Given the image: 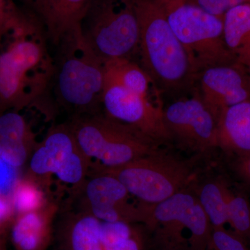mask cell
<instances>
[{
  "label": "cell",
  "mask_w": 250,
  "mask_h": 250,
  "mask_svg": "<svg viewBox=\"0 0 250 250\" xmlns=\"http://www.w3.org/2000/svg\"><path fill=\"white\" fill-rule=\"evenodd\" d=\"M197 196L212 228H225L228 220L225 184L218 181L207 182L202 186Z\"/></svg>",
  "instance_id": "22"
},
{
  "label": "cell",
  "mask_w": 250,
  "mask_h": 250,
  "mask_svg": "<svg viewBox=\"0 0 250 250\" xmlns=\"http://www.w3.org/2000/svg\"><path fill=\"white\" fill-rule=\"evenodd\" d=\"M57 46L51 83L57 103L72 118L103 111L105 62L85 41L81 26L66 33Z\"/></svg>",
  "instance_id": "3"
},
{
  "label": "cell",
  "mask_w": 250,
  "mask_h": 250,
  "mask_svg": "<svg viewBox=\"0 0 250 250\" xmlns=\"http://www.w3.org/2000/svg\"><path fill=\"white\" fill-rule=\"evenodd\" d=\"M102 106L106 116L138 130L159 146L170 142L164 125V105L117 83H104Z\"/></svg>",
  "instance_id": "12"
},
{
  "label": "cell",
  "mask_w": 250,
  "mask_h": 250,
  "mask_svg": "<svg viewBox=\"0 0 250 250\" xmlns=\"http://www.w3.org/2000/svg\"><path fill=\"white\" fill-rule=\"evenodd\" d=\"M166 13L197 75L208 67L237 62L225 45L223 18L208 14L187 1Z\"/></svg>",
  "instance_id": "7"
},
{
  "label": "cell",
  "mask_w": 250,
  "mask_h": 250,
  "mask_svg": "<svg viewBox=\"0 0 250 250\" xmlns=\"http://www.w3.org/2000/svg\"><path fill=\"white\" fill-rule=\"evenodd\" d=\"M187 2L195 5L206 12L223 18L225 14L237 5L250 2V0H187Z\"/></svg>",
  "instance_id": "26"
},
{
  "label": "cell",
  "mask_w": 250,
  "mask_h": 250,
  "mask_svg": "<svg viewBox=\"0 0 250 250\" xmlns=\"http://www.w3.org/2000/svg\"><path fill=\"white\" fill-rule=\"evenodd\" d=\"M238 170L242 177L250 186V154L241 157Z\"/></svg>",
  "instance_id": "29"
},
{
  "label": "cell",
  "mask_w": 250,
  "mask_h": 250,
  "mask_svg": "<svg viewBox=\"0 0 250 250\" xmlns=\"http://www.w3.org/2000/svg\"><path fill=\"white\" fill-rule=\"evenodd\" d=\"M244 66L246 67L247 70H248V74H249L250 77V61L249 62H247Z\"/></svg>",
  "instance_id": "34"
},
{
  "label": "cell",
  "mask_w": 250,
  "mask_h": 250,
  "mask_svg": "<svg viewBox=\"0 0 250 250\" xmlns=\"http://www.w3.org/2000/svg\"><path fill=\"white\" fill-rule=\"evenodd\" d=\"M70 195V201L77 202V209L90 213L101 222H144L143 207L131 203L132 195L111 174L91 168L83 184L72 190Z\"/></svg>",
  "instance_id": "10"
},
{
  "label": "cell",
  "mask_w": 250,
  "mask_h": 250,
  "mask_svg": "<svg viewBox=\"0 0 250 250\" xmlns=\"http://www.w3.org/2000/svg\"><path fill=\"white\" fill-rule=\"evenodd\" d=\"M153 1L160 5L161 7L164 8L165 11H167V10L173 7V6L186 2L187 0H153Z\"/></svg>",
  "instance_id": "30"
},
{
  "label": "cell",
  "mask_w": 250,
  "mask_h": 250,
  "mask_svg": "<svg viewBox=\"0 0 250 250\" xmlns=\"http://www.w3.org/2000/svg\"><path fill=\"white\" fill-rule=\"evenodd\" d=\"M228 224L236 233L250 244V205L246 197L231 191L225 184Z\"/></svg>",
  "instance_id": "24"
},
{
  "label": "cell",
  "mask_w": 250,
  "mask_h": 250,
  "mask_svg": "<svg viewBox=\"0 0 250 250\" xmlns=\"http://www.w3.org/2000/svg\"><path fill=\"white\" fill-rule=\"evenodd\" d=\"M38 136L21 109L0 113V158L15 168L29 161L40 142Z\"/></svg>",
  "instance_id": "14"
},
{
  "label": "cell",
  "mask_w": 250,
  "mask_h": 250,
  "mask_svg": "<svg viewBox=\"0 0 250 250\" xmlns=\"http://www.w3.org/2000/svg\"><path fill=\"white\" fill-rule=\"evenodd\" d=\"M51 179L27 173L18 178L13 190V205L16 215L40 209L53 200Z\"/></svg>",
  "instance_id": "21"
},
{
  "label": "cell",
  "mask_w": 250,
  "mask_h": 250,
  "mask_svg": "<svg viewBox=\"0 0 250 250\" xmlns=\"http://www.w3.org/2000/svg\"></svg>",
  "instance_id": "35"
},
{
  "label": "cell",
  "mask_w": 250,
  "mask_h": 250,
  "mask_svg": "<svg viewBox=\"0 0 250 250\" xmlns=\"http://www.w3.org/2000/svg\"><path fill=\"white\" fill-rule=\"evenodd\" d=\"M68 123L82 152L96 168H117L159 149L157 143L103 111L72 117Z\"/></svg>",
  "instance_id": "4"
},
{
  "label": "cell",
  "mask_w": 250,
  "mask_h": 250,
  "mask_svg": "<svg viewBox=\"0 0 250 250\" xmlns=\"http://www.w3.org/2000/svg\"><path fill=\"white\" fill-rule=\"evenodd\" d=\"M250 244L232 231L225 228L213 229L210 241L212 250H250Z\"/></svg>",
  "instance_id": "25"
},
{
  "label": "cell",
  "mask_w": 250,
  "mask_h": 250,
  "mask_svg": "<svg viewBox=\"0 0 250 250\" xmlns=\"http://www.w3.org/2000/svg\"><path fill=\"white\" fill-rule=\"evenodd\" d=\"M225 45L237 62L250 61V2L237 5L223 16Z\"/></svg>",
  "instance_id": "20"
},
{
  "label": "cell",
  "mask_w": 250,
  "mask_h": 250,
  "mask_svg": "<svg viewBox=\"0 0 250 250\" xmlns=\"http://www.w3.org/2000/svg\"><path fill=\"white\" fill-rule=\"evenodd\" d=\"M16 170L0 158V192L11 196L18 179Z\"/></svg>",
  "instance_id": "27"
},
{
  "label": "cell",
  "mask_w": 250,
  "mask_h": 250,
  "mask_svg": "<svg viewBox=\"0 0 250 250\" xmlns=\"http://www.w3.org/2000/svg\"><path fill=\"white\" fill-rule=\"evenodd\" d=\"M140 24L138 58L160 90L173 99L195 88L198 75L171 28L164 8L153 0H134Z\"/></svg>",
  "instance_id": "2"
},
{
  "label": "cell",
  "mask_w": 250,
  "mask_h": 250,
  "mask_svg": "<svg viewBox=\"0 0 250 250\" xmlns=\"http://www.w3.org/2000/svg\"><path fill=\"white\" fill-rule=\"evenodd\" d=\"M26 4H27L29 7L31 8V9L34 10V7H35L36 5L37 4V3L39 2V0H22Z\"/></svg>",
  "instance_id": "33"
},
{
  "label": "cell",
  "mask_w": 250,
  "mask_h": 250,
  "mask_svg": "<svg viewBox=\"0 0 250 250\" xmlns=\"http://www.w3.org/2000/svg\"><path fill=\"white\" fill-rule=\"evenodd\" d=\"M61 207L55 200L40 209L16 215L10 225L16 250H46L53 236V225Z\"/></svg>",
  "instance_id": "15"
},
{
  "label": "cell",
  "mask_w": 250,
  "mask_h": 250,
  "mask_svg": "<svg viewBox=\"0 0 250 250\" xmlns=\"http://www.w3.org/2000/svg\"><path fill=\"white\" fill-rule=\"evenodd\" d=\"M93 0H39L33 13L57 45L69 31L80 25Z\"/></svg>",
  "instance_id": "16"
},
{
  "label": "cell",
  "mask_w": 250,
  "mask_h": 250,
  "mask_svg": "<svg viewBox=\"0 0 250 250\" xmlns=\"http://www.w3.org/2000/svg\"><path fill=\"white\" fill-rule=\"evenodd\" d=\"M92 168L116 177L140 205L147 207L188 188L195 179L189 162L160 149L117 168Z\"/></svg>",
  "instance_id": "6"
},
{
  "label": "cell",
  "mask_w": 250,
  "mask_h": 250,
  "mask_svg": "<svg viewBox=\"0 0 250 250\" xmlns=\"http://www.w3.org/2000/svg\"><path fill=\"white\" fill-rule=\"evenodd\" d=\"M8 230L0 231V250H7L6 249V236Z\"/></svg>",
  "instance_id": "32"
},
{
  "label": "cell",
  "mask_w": 250,
  "mask_h": 250,
  "mask_svg": "<svg viewBox=\"0 0 250 250\" xmlns=\"http://www.w3.org/2000/svg\"><path fill=\"white\" fill-rule=\"evenodd\" d=\"M62 217L60 228L62 250H104L100 220L80 209L67 210Z\"/></svg>",
  "instance_id": "18"
},
{
  "label": "cell",
  "mask_w": 250,
  "mask_h": 250,
  "mask_svg": "<svg viewBox=\"0 0 250 250\" xmlns=\"http://www.w3.org/2000/svg\"><path fill=\"white\" fill-rule=\"evenodd\" d=\"M15 217L12 197L0 192V231L8 230Z\"/></svg>",
  "instance_id": "28"
},
{
  "label": "cell",
  "mask_w": 250,
  "mask_h": 250,
  "mask_svg": "<svg viewBox=\"0 0 250 250\" xmlns=\"http://www.w3.org/2000/svg\"><path fill=\"white\" fill-rule=\"evenodd\" d=\"M126 222L101 223V238L104 250H142L141 236Z\"/></svg>",
  "instance_id": "23"
},
{
  "label": "cell",
  "mask_w": 250,
  "mask_h": 250,
  "mask_svg": "<svg viewBox=\"0 0 250 250\" xmlns=\"http://www.w3.org/2000/svg\"><path fill=\"white\" fill-rule=\"evenodd\" d=\"M144 223L155 229L160 241L169 248L182 241L184 229L190 232V239H205L210 231V222L197 195L185 189L157 205L147 207Z\"/></svg>",
  "instance_id": "11"
},
{
  "label": "cell",
  "mask_w": 250,
  "mask_h": 250,
  "mask_svg": "<svg viewBox=\"0 0 250 250\" xmlns=\"http://www.w3.org/2000/svg\"><path fill=\"white\" fill-rule=\"evenodd\" d=\"M4 21L13 39L0 52V113L21 109L45 96L55 69L47 32L34 13L14 8Z\"/></svg>",
  "instance_id": "1"
},
{
  "label": "cell",
  "mask_w": 250,
  "mask_h": 250,
  "mask_svg": "<svg viewBox=\"0 0 250 250\" xmlns=\"http://www.w3.org/2000/svg\"><path fill=\"white\" fill-rule=\"evenodd\" d=\"M80 26L85 41L104 62L138 57L140 24L134 0H93Z\"/></svg>",
  "instance_id": "5"
},
{
  "label": "cell",
  "mask_w": 250,
  "mask_h": 250,
  "mask_svg": "<svg viewBox=\"0 0 250 250\" xmlns=\"http://www.w3.org/2000/svg\"><path fill=\"white\" fill-rule=\"evenodd\" d=\"M104 83H115L159 104L163 95L154 81L134 60L113 59L105 62Z\"/></svg>",
  "instance_id": "19"
},
{
  "label": "cell",
  "mask_w": 250,
  "mask_h": 250,
  "mask_svg": "<svg viewBox=\"0 0 250 250\" xmlns=\"http://www.w3.org/2000/svg\"><path fill=\"white\" fill-rule=\"evenodd\" d=\"M8 0H0V24L7 14L9 10L12 7L11 4H7Z\"/></svg>",
  "instance_id": "31"
},
{
  "label": "cell",
  "mask_w": 250,
  "mask_h": 250,
  "mask_svg": "<svg viewBox=\"0 0 250 250\" xmlns=\"http://www.w3.org/2000/svg\"><path fill=\"white\" fill-rule=\"evenodd\" d=\"M217 123L218 147L241 157L250 154V100L225 108Z\"/></svg>",
  "instance_id": "17"
},
{
  "label": "cell",
  "mask_w": 250,
  "mask_h": 250,
  "mask_svg": "<svg viewBox=\"0 0 250 250\" xmlns=\"http://www.w3.org/2000/svg\"><path fill=\"white\" fill-rule=\"evenodd\" d=\"M164 121L170 142L188 152L204 154L218 147V123L197 86L164 106Z\"/></svg>",
  "instance_id": "9"
},
{
  "label": "cell",
  "mask_w": 250,
  "mask_h": 250,
  "mask_svg": "<svg viewBox=\"0 0 250 250\" xmlns=\"http://www.w3.org/2000/svg\"><path fill=\"white\" fill-rule=\"evenodd\" d=\"M196 86L217 121L225 108L250 100V77L246 67L238 62L202 70Z\"/></svg>",
  "instance_id": "13"
},
{
  "label": "cell",
  "mask_w": 250,
  "mask_h": 250,
  "mask_svg": "<svg viewBox=\"0 0 250 250\" xmlns=\"http://www.w3.org/2000/svg\"><path fill=\"white\" fill-rule=\"evenodd\" d=\"M92 166L67 122L50 125L29 159L27 172L44 178L56 176L72 190L83 184Z\"/></svg>",
  "instance_id": "8"
}]
</instances>
